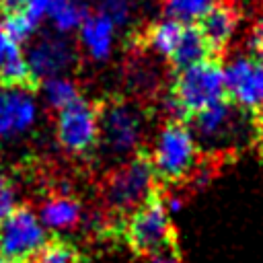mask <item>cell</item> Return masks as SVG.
<instances>
[{
  "label": "cell",
  "mask_w": 263,
  "mask_h": 263,
  "mask_svg": "<svg viewBox=\"0 0 263 263\" xmlns=\"http://www.w3.org/2000/svg\"><path fill=\"white\" fill-rule=\"evenodd\" d=\"M125 240L140 255H160L175 251V230L164 199L154 195L129 214L125 224Z\"/></svg>",
  "instance_id": "cell-5"
},
{
  "label": "cell",
  "mask_w": 263,
  "mask_h": 263,
  "mask_svg": "<svg viewBox=\"0 0 263 263\" xmlns=\"http://www.w3.org/2000/svg\"><path fill=\"white\" fill-rule=\"evenodd\" d=\"M156 175L148 156H132L117 164L103 185V199L115 214H132L156 195Z\"/></svg>",
  "instance_id": "cell-3"
},
{
  "label": "cell",
  "mask_w": 263,
  "mask_h": 263,
  "mask_svg": "<svg viewBox=\"0 0 263 263\" xmlns=\"http://www.w3.org/2000/svg\"><path fill=\"white\" fill-rule=\"evenodd\" d=\"M86 8L82 2H72V0H53L51 8H49V14H47V21L51 23L53 31L58 35H64L68 37L70 33L78 31L80 25L84 23L86 18Z\"/></svg>",
  "instance_id": "cell-17"
},
{
  "label": "cell",
  "mask_w": 263,
  "mask_h": 263,
  "mask_svg": "<svg viewBox=\"0 0 263 263\" xmlns=\"http://www.w3.org/2000/svg\"><path fill=\"white\" fill-rule=\"evenodd\" d=\"M197 156L199 146L189 125L173 119L158 129L148 160L158 181L177 183L187 179L195 171Z\"/></svg>",
  "instance_id": "cell-2"
},
{
  "label": "cell",
  "mask_w": 263,
  "mask_h": 263,
  "mask_svg": "<svg viewBox=\"0 0 263 263\" xmlns=\"http://www.w3.org/2000/svg\"><path fill=\"white\" fill-rule=\"evenodd\" d=\"M58 146L72 154L84 156L99 144V107L86 99H78L55 115Z\"/></svg>",
  "instance_id": "cell-8"
},
{
  "label": "cell",
  "mask_w": 263,
  "mask_h": 263,
  "mask_svg": "<svg viewBox=\"0 0 263 263\" xmlns=\"http://www.w3.org/2000/svg\"><path fill=\"white\" fill-rule=\"evenodd\" d=\"M0 2H4V0H0Z\"/></svg>",
  "instance_id": "cell-28"
},
{
  "label": "cell",
  "mask_w": 263,
  "mask_h": 263,
  "mask_svg": "<svg viewBox=\"0 0 263 263\" xmlns=\"http://www.w3.org/2000/svg\"><path fill=\"white\" fill-rule=\"evenodd\" d=\"M222 101H226L224 66L216 58L179 70L168 95L173 111L187 119Z\"/></svg>",
  "instance_id": "cell-1"
},
{
  "label": "cell",
  "mask_w": 263,
  "mask_h": 263,
  "mask_svg": "<svg viewBox=\"0 0 263 263\" xmlns=\"http://www.w3.org/2000/svg\"><path fill=\"white\" fill-rule=\"evenodd\" d=\"M208 58H214V53H212L210 45L205 43V39L201 37L199 29L195 25H185L181 41L175 47L173 55L168 58L173 68L179 72V70H185L189 66H195V64H199V62H203Z\"/></svg>",
  "instance_id": "cell-15"
},
{
  "label": "cell",
  "mask_w": 263,
  "mask_h": 263,
  "mask_svg": "<svg viewBox=\"0 0 263 263\" xmlns=\"http://www.w3.org/2000/svg\"><path fill=\"white\" fill-rule=\"evenodd\" d=\"M80 99L78 84L70 76H53L47 80H41V101L55 111H62L64 107L72 105Z\"/></svg>",
  "instance_id": "cell-18"
},
{
  "label": "cell",
  "mask_w": 263,
  "mask_h": 263,
  "mask_svg": "<svg viewBox=\"0 0 263 263\" xmlns=\"http://www.w3.org/2000/svg\"><path fill=\"white\" fill-rule=\"evenodd\" d=\"M0 263H8V261H6V259H4V257H0Z\"/></svg>",
  "instance_id": "cell-26"
},
{
  "label": "cell",
  "mask_w": 263,
  "mask_h": 263,
  "mask_svg": "<svg viewBox=\"0 0 263 263\" xmlns=\"http://www.w3.org/2000/svg\"><path fill=\"white\" fill-rule=\"evenodd\" d=\"M134 0H99V10L103 16H107L117 29L125 27L134 18Z\"/></svg>",
  "instance_id": "cell-21"
},
{
  "label": "cell",
  "mask_w": 263,
  "mask_h": 263,
  "mask_svg": "<svg viewBox=\"0 0 263 263\" xmlns=\"http://www.w3.org/2000/svg\"><path fill=\"white\" fill-rule=\"evenodd\" d=\"M35 263H78V251L64 240H47V245L33 259Z\"/></svg>",
  "instance_id": "cell-20"
},
{
  "label": "cell",
  "mask_w": 263,
  "mask_h": 263,
  "mask_svg": "<svg viewBox=\"0 0 263 263\" xmlns=\"http://www.w3.org/2000/svg\"><path fill=\"white\" fill-rule=\"evenodd\" d=\"M216 4L218 0H162V10L166 18H173L181 25H195Z\"/></svg>",
  "instance_id": "cell-19"
},
{
  "label": "cell",
  "mask_w": 263,
  "mask_h": 263,
  "mask_svg": "<svg viewBox=\"0 0 263 263\" xmlns=\"http://www.w3.org/2000/svg\"><path fill=\"white\" fill-rule=\"evenodd\" d=\"M115 35H117V27L101 12L86 14L84 23L78 29L80 47L95 62H105L107 58H111Z\"/></svg>",
  "instance_id": "cell-12"
},
{
  "label": "cell",
  "mask_w": 263,
  "mask_h": 263,
  "mask_svg": "<svg viewBox=\"0 0 263 263\" xmlns=\"http://www.w3.org/2000/svg\"><path fill=\"white\" fill-rule=\"evenodd\" d=\"M72 2H82V0H72Z\"/></svg>",
  "instance_id": "cell-27"
},
{
  "label": "cell",
  "mask_w": 263,
  "mask_h": 263,
  "mask_svg": "<svg viewBox=\"0 0 263 263\" xmlns=\"http://www.w3.org/2000/svg\"><path fill=\"white\" fill-rule=\"evenodd\" d=\"M253 115H255V121H257V125H259V127H263V107H259V109H257Z\"/></svg>",
  "instance_id": "cell-25"
},
{
  "label": "cell",
  "mask_w": 263,
  "mask_h": 263,
  "mask_svg": "<svg viewBox=\"0 0 263 263\" xmlns=\"http://www.w3.org/2000/svg\"><path fill=\"white\" fill-rule=\"evenodd\" d=\"M18 208V193H16V187L14 183L4 175L0 173V222L12 212Z\"/></svg>",
  "instance_id": "cell-22"
},
{
  "label": "cell",
  "mask_w": 263,
  "mask_h": 263,
  "mask_svg": "<svg viewBox=\"0 0 263 263\" xmlns=\"http://www.w3.org/2000/svg\"><path fill=\"white\" fill-rule=\"evenodd\" d=\"M152 263H181V259H179V255L175 251H166V253L154 255L152 257Z\"/></svg>",
  "instance_id": "cell-24"
},
{
  "label": "cell",
  "mask_w": 263,
  "mask_h": 263,
  "mask_svg": "<svg viewBox=\"0 0 263 263\" xmlns=\"http://www.w3.org/2000/svg\"><path fill=\"white\" fill-rule=\"evenodd\" d=\"M185 31V25L173 21V18H160L156 23H152L146 33H144V45L148 49H152L156 55H162V58H171L175 47L179 45L181 41V35Z\"/></svg>",
  "instance_id": "cell-16"
},
{
  "label": "cell",
  "mask_w": 263,
  "mask_h": 263,
  "mask_svg": "<svg viewBox=\"0 0 263 263\" xmlns=\"http://www.w3.org/2000/svg\"><path fill=\"white\" fill-rule=\"evenodd\" d=\"M236 25H238V12L232 6L218 2L210 12L201 16V21L195 27L210 45L212 53H220L236 33Z\"/></svg>",
  "instance_id": "cell-13"
},
{
  "label": "cell",
  "mask_w": 263,
  "mask_h": 263,
  "mask_svg": "<svg viewBox=\"0 0 263 263\" xmlns=\"http://www.w3.org/2000/svg\"><path fill=\"white\" fill-rule=\"evenodd\" d=\"M37 216L47 232L49 230L62 232V230H70V228L78 226V222L82 218V205L72 195L58 193V195L47 197L41 203Z\"/></svg>",
  "instance_id": "cell-14"
},
{
  "label": "cell",
  "mask_w": 263,
  "mask_h": 263,
  "mask_svg": "<svg viewBox=\"0 0 263 263\" xmlns=\"http://www.w3.org/2000/svg\"><path fill=\"white\" fill-rule=\"evenodd\" d=\"M49 236L31 208H16L0 222V257L8 263H29L47 245Z\"/></svg>",
  "instance_id": "cell-6"
},
{
  "label": "cell",
  "mask_w": 263,
  "mask_h": 263,
  "mask_svg": "<svg viewBox=\"0 0 263 263\" xmlns=\"http://www.w3.org/2000/svg\"><path fill=\"white\" fill-rule=\"evenodd\" d=\"M21 53H23L21 45H18V43H14V41L6 35L4 25H2V18H0V68H2L6 62H10L12 58L21 55Z\"/></svg>",
  "instance_id": "cell-23"
},
{
  "label": "cell",
  "mask_w": 263,
  "mask_h": 263,
  "mask_svg": "<svg viewBox=\"0 0 263 263\" xmlns=\"http://www.w3.org/2000/svg\"><path fill=\"white\" fill-rule=\"evenodd\" d=\"M39 99L29 86L0 84V142L27 138L39 121Z\"/></svg>",
  "instance_id": "cell-10"
},
{
  "label": "cell",
  "mask_w": 263,
  "mask_h": 263,
  "mask_svg": "<svg viewBox=\"0 0 263 263\" xmlns=\"http://www.w3.org/2000/svg\"><path fill=\"white\" fill-rule=\"evenodd\" d=\"M247 111L232 105L228 99L191 115V134L201 148H230L245 140Z\"/></svg>",
  "instance_id": "cell-7"
},
{
  "label": "cell",
  "mask_w": 263,
  "mask_h": 263,
  "mask_svg": "<svg viewBox=\"0 0 263 263\" xmlns=\"http://www.w3.org/2000/svg\"><path fill=\"white\" fill-rule=\"evenodd\" d=\"M226 99L242 111L263 107V60L255 53H238L224 66Z\"/></svg>",
  "instance_id": "cell-9"
},
{
  "label": "cell",
  "mask_w": 263,
  "mask_h": 263,
  "mask_svg": "<svg viewBox=\"0 0 263 263\" xmlns=\"http://www.w3.org/2000/svg\"><path fill=\"white\" fill-rule=\"evenodd\" d=\"M25 60L33 80H47L53 76H68L78 60V53L68 37L47 33L29 45Z\"/></svg>",
  "instance_id": "cell-11"
},
{
  "label": "cell",
  "mask_w": 263,
  "mask_h": 263,
  "mask_svg": "<svg viewBox=\"0 0 263 263\" xmlns=\"http://www.w3.org/2000/svg\"><path fill=\"white\" fill-rule=\"evenodd\" d=\"M144 136V117L127 101H111L99 109V144L111 160H127Z\"/></svg>",
  "instance_id": "cell-4"
}]
</instances>
